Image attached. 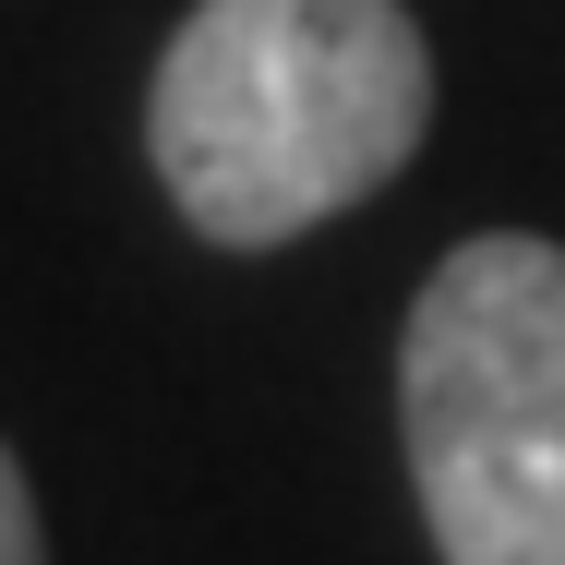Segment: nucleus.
Returning a JSON list of instances; mask_svg holds the SVG:
<instances>
[{"label": "nucleus", "instance_id": "f257e3e1", "mask_svg": "<svg viewBox=\"0 0 565 565\" xmlns=\"http://www.w3.org/2000/svg\"><path fill=\"white\" fill-rule=\"evenodd\" d=\"M434 120V49L409 0H193L145 85L169 205L228 241H301L409 169Z\"/></svg>", "mask_w": 565, "mask_h": 565}, {"label": "nucleus", "instance_id": "f03ea898", "mask_svg": "<svg viewBox=\"0 0 565 565\" xmlns=\"http://www.w3.org/2000/svg\"><path fill=\"white\" fill-rule=\"evenodd\" d=\"M397 434L446 565H565V241H457L397 338Z\"/></svg>", "mask_w": 565, "mask_h": 565}, {"label": "nucleus", "instance_id": "7ed1b4c3", "mask_svg": "<svg viewBox=\"0 0 565 565\" xmlns=\"http://www.w3.org/2000/svg\"><path fill=\"white\" fill-rule=\"evenodd\" d=\"M0 565H49V542H36V493H24L12 446H0Z\"/></svg>", "mask_w": 565, "mask_h": 565}]
</instances>
